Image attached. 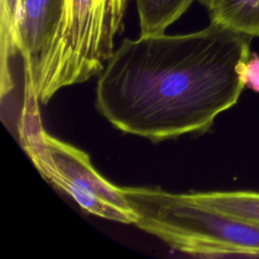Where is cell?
Returning <instances> with one entry per match:
<instances>
[{
	"mask_svg": "<svg viewBox=\"0 0 259 259\" xmlns=\"http://www.w3.org/2000/svg\"><path fill=\"white\" fill-rule=\"evenodd\" d=\"M251 40L214 23L125 38L98 74L96 107L116 128L155 143L204 133L237 103Z\"/></svg>",
	"mask_w": 259,
	"mask_h": 259,
	"instance_id": "1",
	"label": "cell"
},
{
	"mask_svg": "<svg viewBox=\"0 0 259 259\" xmlns=\"http://www.w3.org/2000/svg\"><path fill=\"white\" fill-rule=\"evenodd\" d=\"M128 0H64L56 33L25 86L47 103L63 87L98 75L114 52Z\"/></svg>",
	"mask_w": 259,
	"mask_h": 259,
	"instance_id": "2",
	"label": "cell"
},
{
	"mask_svg": "<svg viewBox=\"0 0 259 259\" xmlns=\"http://www.w3.org/2000/svg\"><path fill=\"white\" fill-rule=\"evenodd\" d=\"M137 214L136 226L183 253L259 257V225L160 188L121 187Z\"/></svg>",
	"mask_w": 259,
	"mask_h": 259,
	"instance_id": "3",
	"label": "cell"
},
{
	"mask_svg": "<svg viewBox=\"0 0 259 259\" xmlns=\"http://www.w3.org/2000/svg\"><path fill=\"white\" fill-rule=\"evenodd\" d=\"M37 102L31 90L24 87L17 133L22 149L38 172L86 211L122 224H136L137 214L121 188L102 177L85 152L45 131Z\"/></svg>",
	"mask_w": 259,
	"mask_h": 259,
	"instance_id": "4",
	"label": "cell"
},
{
	"mask_svg": "<svg viewBox=\"0 0 259 259\" xmlns=\"http://www.w3.org/2000/svg\"><path fill=\"white\" fill-rule=\"evenodd\" d=\"M64 0H20L12 57L20 56L29 76L51 44L61 19ZM11 57V58H12Z\"/></svg>",
	"mask_w": 259,
	"mask_h": 259,
	"instance_id": "5",
	"label": "cell"
},
{
	"mask_svg": "<svg viewBox=\"0 0 259 259\" xmlns=\"http://www.w3.org/2000/svg\"><path fill=\"white\" fill-rule=\"evenodd\" d=\"M210 23L248 35L259 36V0H210Z\"/></svg>",
	"mask_w": 259,
	"mask_h": 259,
	"instance_id": "6",
	"label": "cell"
},
{
	"mask_svg": "<svg viewBox=\"0 0 259 259\" xmlns=\"http://www.w3.org/2000/svg\"><path fill=\"white\" fill-rule=\"evenodd\" d=\"M196 203L219 212L259 225V192L212 191L188 193Z\"/></svg>",
	"mask_w": 259,
	"mask_h": 259,
	"instance_id": "7",
	"label": "cell"
},
{
	"mask_svg": "<svg viewBox=\"0 0 259 259\" xmlns=\"http://www.w3.org/2000/svg\"><path fill=\"white\" fill-rule=\"evenodd\" d=\"M197 0H135L141 35L165 33Z\"/></svg>",
	"mask_w": 259,
	"mask_h": 259,
	"instance_id": "8",
	"label": "cell"
},
{
	"mask_svg": "<svg viewBox=\"0 0 259 259\" xmlns=\"http://www.w3.org/2000/svg\"><path fill=\"white\" fill-rule=\"evenodd\" d=\"M20 14V0H0L2 63L9 61L15 44Z\"/></svg>",
	"mask_w": 259,
	"mask_h": 259,
	"instance_id": "9",
	"label": "cell"
},
{
	"mask_svg": "<svg viewBox=\"0 0 259 259\" xmlns=\"http://www.w3.org/2000/svg\"><path fill=\"white\" fill-rule=\"evenodd\" d=\"M242 80L248 89L259 93V55L252 53L244 64Z\"/></svg>",
	"mask_w": 259,
	"mask_h": 259,
	"instance_id": "10",
	"label": "cell"
},
{
	"mask_svg": "<svg viewBox=\"0 0 259 259\" xmlns=\"http://www.w3.org/2000/svg\"><path fill=\"white\" fill-rule=\"evenodd\" d=\"M199 3H201L204 7H206L208 4H209V2H210V0H197Z\"/></svg>",
	"mask_w": 259,
	"mask_h": 259,
	"instance_id": "11",
	"label": "cell"
}]
</instances>
